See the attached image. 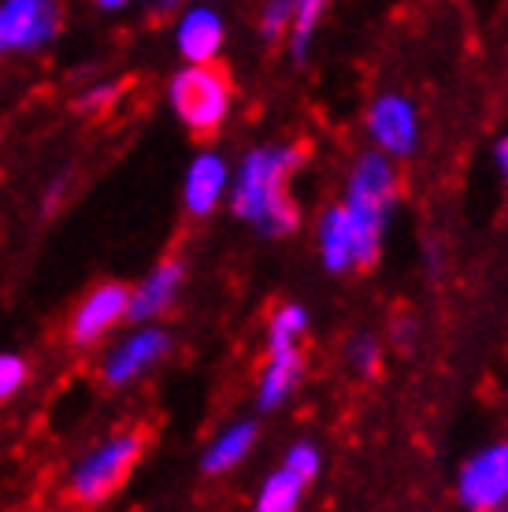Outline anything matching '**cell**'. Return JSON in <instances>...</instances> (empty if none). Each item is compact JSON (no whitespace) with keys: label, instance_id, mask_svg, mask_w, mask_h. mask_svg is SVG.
Segmentation results:
<instances>
[{"label":"cell","instance_id":"15","mask_svg":"<svg viewBox=\"0 0 508 512\" xmlns=\"http://www.w3.org/2000/svg\"><path fill=\"white\" fill-rule=\"evenodd\" d=\"M253 442H256V427H253V423H234L230 431H223V435H219L216 442H212V449L204 453L201 468L208 475L230 472L234 464H242L245 457H249Z\"/></svg>","mask_w":508,"mask_h":512},{"label":"cell","instance_id":"1","mask_svg":"<svg viewBox=\"0 0 508 512\" xmlns=\"http://www.w3.org/2000/svg\"><path fill=\"white\" fill-rule=\"evenodd\" d=\"M305 160V149H256L245 156L234 186V216L279 238L297 227V205L290 197L293 171Z\"/></svg>","mask_w":508,"mask_h":512},{"label":"cell","instance_id":"7","mask_svg":"<svg viewBox=\"0 0 508 512\" xmlns=\"http://www.w3.org/2000/svg\"><path fill=\"white\" fill-rule=\"evenodd\" d=\"M460 501L468 509H497L508 501V446L479 453L460 472Z\"/></svg>","mask_w":508,"mask_h":512},{"label":"cell","instance_id":"11","mask_svg":"<svg viewBox=\"0 0 508 512\" xmlns=\"http://www.w3.org/2000/svg\"><path fill=\"white\" fill-rule=\"evenodd\" d=\"M301 375H305V360H301L297 342L293 346H271V360H267V372L260 379V405L279 409L282 401L297 390Z\"/></svg>","mask_w":508,"mask_h":512},{"label":"cell","instance_id":"10","mask_svg":"<svg viewBox=\"0 0 508 512\" xmlns=\"http://www.w3.org/2000/svg\"><path fill=\"white\" fill-rule=\"evenodd\" d=\"M182 275H186V268H182L178 260H164V264L130 294V305H127L130 320H153V316L167 312L178 294V286H182Z\"/></svg>","mask_w":508,"mask_h":512},{"label":"cell","instance_id":"3","mask_svg":"<svg viewBox=\"0 0 508 512\" xmlns=\"http://www.w3.org/2000/svg\"><path fill=\"white\" fill-rule=\"evenodd\" d=\"M230 97H234V86H230L227 67H219L216 60L190 64L171 82V104H175L178 119L197 138H212L223 127V119L230 112Z\"/></svg>","mask_w":508,"mask_h":512},{"label":"cell","instance_id":"17","mask_svg":"<svg viewBox=\"0 0 508 512\" xmlns=\"http://www.w3.org/2000/svg\"><path fill=\"white\" fill-rule=\"evenodd\" d=\"M323 8H327V0H297V12H293V56L297 60H305L308 52V41H312V34H316L319 26V15H323Z\"/></svg>","mask_w":508,"mask_h":512},{"label":"cell","instance_id":"24","mask_svg":"<svg viewBox=\"0 0 508 512\" xmlns=\"http://www.w3.org/2000/svg\"><path fill=\"white\" fill-rule=\"evenodd\" d=\"M497 164H501V171H505V179H508V138L497 145Z\"/></svg>","mask_w":508,"mask_h":512},{"label":"cell","instance_id":"8","mask_svg":"<svg viewBox=\"0 0 508 512\" xmlns=\"http://www.w3.org/2000/svg\"><path fill=\"white\" fill-rule=\"evenodd\" d=\"M368 130L382 153L408 156L416 149V138H420L416 108H412L405 97H379L368 112Z\"/></svg>","mask_w":508,"mask_h":512},{"label":"cell","instance_id":"19","mask_svg":"<svg viewBox=\"0 0 508 512\" xmlns=\"http://www.w3.org/2000/svg\"><path fill=\"white\" fill-rule=\"evenodd\" d=\"M26 360L12 357V353H0V401H8L23 390L26 383Z\"/></svg>","mask_w":508,"mask_h":512},{"label":"cell","instance_id":"6","mask_svg":"<svg viewBox=\"0 0 508 512\" xmlns=\"http://www.w3.org/2000/svg\"><path fill=\"white\" fill-rule=\"evenodd\" d=\"M127 305H130V294L119 282H101V286L75 308V316H71V342H75L78 349L101 342L104 334L127 316Z\"/></svg>","mask_w":508,"mask_h":512},{"label":"cell","instance_id":"18","mask_svg":"<svg viewBox=\"0 0 508 512\" xmlns=\"http://www.w3.org/2000/svg\"><path fill=\"white\" fill-rule=\"evenodd\" d=\"M293 12H297V0H267L264 15H260V34H264V41H279L282 30L293 23Z\"/></svg>","mask_w":508,"mask_h":512},{"label":"cell","instance_id":"4","mask_svg":"<svg viewBox=\"0 0 508 512\" xmlns=\"http://www.w3.org/2000/svg\"><path fill=\"white\" fill-rule=\"evenodd\" d=\"M145 453V431H130L112 442H104L97 453H89L67 479V501L71 505H101L123 487L134 472V464Z\"/></svg>","mask_w":508,"mask_h":512},{"label":"cell","instance_id":"21","mask_svg":"<svg viewBox=\"0 0 508 512\" xmlns=\"http://www.w3.org/2000/svg\"><path fill=\"white\" fill-rule=\"evenodd\" d=\"M286 468L301 472L308 483H312V479L319 475V453L312 446H305V442H301V446H293L290 453H286Z\"/></svg>","mask_w":508,"mask_h":512},{"label":"cell","instance_id":"26","mask_svg":"<svg viewBox=\"0 0 508 512\" xmlns=\"http://www.w3.org/2000/svg\"><path fill=\"white\" fill-rule=\"evenodd\" d=\"M0 52H4V34H0Z\"/></svg>","mask_w":508,"mask_h":512},{"label":"cell","instance_id":"20","mask_svg":"<svg viewBox=\"0 0 508 512\" xmlns=\"http://www.w3.org/2000/svg\"><path fill=\"white\" fill-rule=\"evenodd\" d=\"M349 360L356 364V372L364 375H375L379 372V342L375 338H356L353 346H349Z\"/></svg>","mask_w":508,"mask_h":512},{"label":"cell","instance_id":"23","mask_svg":"<svg viewBox=\"0 0 508 512\" xmlns=\"http://www.w3.org/2000/svg\"><path fill=\"white\" fill-rule=\"evenodd\" d=\"M178 4H182V0H156V4H153V15H156V19H164V15L175 12Z\"/></svg>","mask_w":508,"mask_h":512},{"label":"cell","instance_id":"22","mask_svg":"<svg viewBox=\"0 0 508 512\" xmlns=\"http://www.w3.org/2000/svg\"><path fill=\"white\" fill-rule=\"evenodd\" d=\"M115 97H119V86H112V82L93 86L89 93H82V97H78V112H104V108H112Z\"/></svg>","mask_w":508,"mask_h":512},{"label":"cell","instance_id":"25","mask_svg":"<svg viewBox=\"0 0 508 512\" xmlns=\"http://www.w3.org/2000/svg\"><path fill=\"white\" fill-rule=\"evenodd\" d=\"M97 4H101L104 12H119V8H127L130 0H97Z\"/></svg>","mask_w":508,"mask_h":512},{"label":"cell","instance_id":"9","mask_svg":"<svg viewBox=\"0 0 508 512\" xmlns=\"http://www.w3.org/2000/svg\"><path fill=\"white\" fill-rule=\"evenodd\" d=\"M167 349H171V338H167L164 331H153V327H149V331H138L108 357V364H104V383L108 386L134 383L141 372H149L156 360L164 357Z\"/></svg>","mask_w":508,"mask_h":512},{"label":"cell","instance_id":"5","mask_svg":"<svg viewBox=\"0 0 508 512\" xmlns=\"http://www.w3.org/2000/svg\"><path fill=\"white\" fill-rule=\"evenodd\" d=\"M56 4L52 0H8L0 8V34H4V49H41L45 41L56 38Z\"/></svg>","mask_w":508,"mask_h":512},{"label":"cell","instance_id":"14","mask_svg":"<svg viewBox=\"0 0 508 512\" xmlns=\"http://www.w3.org/2000/svg\"><path fill=\"white\" fill-rule=\"evenodd\" d=\"M319 253H323L327 271H334V275L353 268V234H349L345 205L331 208L319 223Z\"/></svg>","mask_w":508,"mask_h":512},{"label":"cell","instance_id":"16","mask_svg":"<svg viewBox=\"0 0 508 512\" xmlns=\"http://www.w3.org/2000/svg\"><path fill=\"white\" fill-rule=\"evenodd\" d=\"M305 487H308L305 475L293 472V468H282V472H275L264 483L256 509H260V512H290V509H297V501H301Z\"/></svg>","mask_w":508,"mask_h":512},{"label":"cell","instance_id":"2","mask_svg":"<svg viewBox=\"0 0 508 512\" xmlns=\"http://www.w3.org/2000/svg\"><path fill=\"white\" fill-rule=\"evenodd\" d=\"M397 201V175L390 160L379 153L360 156L349 175V234H353V268H371L379 260L386 216Z\"/></svg>","mask_w":508,"mask_h":512},{"label":"cell","instance_id":"13","mask_svg":"<svg viewBox=\"0 0 508 512\" xmlns=\"http://www.w3.org/2000/svg\"><path fill=\"white\" fill-rule=\"evenodd\" d=\"M219 45H223V19L208 8H193L186 19L178 23V49L190 64H204L216 60Z\"/></svg>","mask_w":508,"mask_h":512},{"label":"cell","instance_id":"12","mask_svg":"<svg viewBox=\"0 0 508 512\" xmlns=\"http://www.w3.org/2000/svg\"><path fill=\"white\" fill-rule=\"evenodd\" d=\"M223 190H227V164L216 153L197 156L190 175H186V208H190V216H208L219 205Z\"/></svg>","mask_w":508,"mask_h":512}]
</instances>
